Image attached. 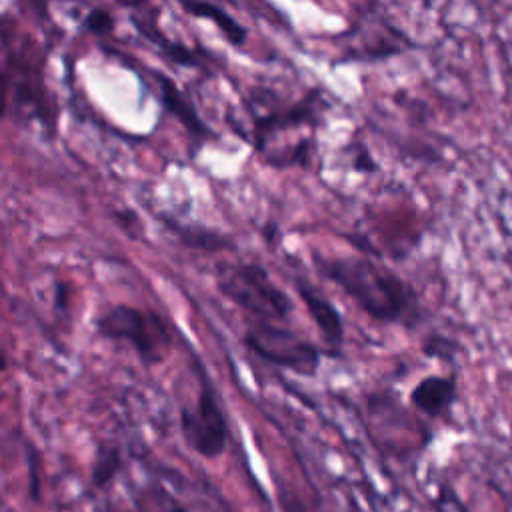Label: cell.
Returning <instances> with one entry per match:
<instances>
[{
	"instance_id": "obj_8",
	"label": "cell",
	"mask_w": 512,
	"mask_h": 512,
	"mask_svg": "<svg viewBox=\"0 0 512 512\" xmlns=\"http://www.w3.org/2000/svg\"><path fill=\"white\" fill-rule=\"evenodd\" d=\"M116 2L130 10V22L138 30V34L158 50L164 62L180 68H206L194 50L162 34V30L158 28L156 10L150 6L148 0H116Z\"/></svg>"
},
{
	"instance_id": "obj_5",
	"label": "cell",
	"mask_w": 512,
	"mask_h": 512,
	"mask_svg": "<svg viewBox=\"0 0 512 512\" xmlns=\"http://www.w3.org/2000/svg\"><path fill=\"white\" fill-rule=\"evenodd\" d=\"M242 340L258 358L300 376H314L320 368V348L298 332L278 326V322L256 320L248 326Z\"/></svg>"
},
{
	"instance_id": "obj_15",
	"label": "cell",
	"mask_w": 512,
	"mask_h": 512,
	"mask_svg": "<svg viewBox=\"0 0 512 512\" xmlns=\"http://www.w3.org/2000/svg\"><path fill=\"white\" fill-rule=\"evenodd\" d=\"M114 28V18L108 10L104 8H92L84 20H82V30L90 32V34H98L104 36Z\"/></svg>"
},
{
	"instance_id": "obj_16",
	"label": "cell",
	"mask_w": 512,
	"mask_h": 512,
	"mask_svg": "<svg viewBox=\"0 0 512 512\" xmlns=\"http://www.w3.org/2000/svg\"><path fill=\"white\" fill-rule=\"evenodd\" d=\"M424 352L428 356H438V358H446L450 360L456 352V342L454 340H448L446 336H440V334H430L424 338Z\"/></svg>"
},
{
	"instance_id": "obj_2",
	"label": "cell",
	"mask_w": 512,
	"mask_h": 512,
	"mask_svg": "<svg viewBox=\"0 0 512 512\" xmlns=\"http://www.w3.org/2000/svg\"><path fill=\"white\" fill-rule=\"evenodd\" d=\"M216 288L224 298L256 320L284 322L292 310L290 296L258 262H222L216 266Z\"/></svg>"
},
{
	"instance_id": "obj_7",
	"label": "cell",
	"mask_w": 512,
	"mask_h": 512,
	"mask_svg": "<svg viewBox=\"0 0 512 512\" xmlns=\"http://www.w3.org/2000/svg\"><path fill=\"white\" fill-rule=\"evenodd\" d=\"M326 108H328V100L324 90L310 88L300 100L288 104L286 108H274V110H268L266 114L250 112L252 126H254L252 130H254L256 152L260 154L270 144V140L280 132H286L298 126L316 128Z\"/></svg>"
},
{
	"instance_id": "obj_17",
	"label": "cell",
	"mask_w": 512,
	"mask_h": 512,
	"mask_svg": "<svg viewBox=\"0 0 512 512\" xmlns=\"http://www.w3.org/2000/svg\"><path fill=\"white\" fill-rule=\"evenodd\" d=\"M352 168H354L356 172H362V174H372V172L378 170V164H376V160L372 158L370 150H366L364 146L356 144V146H354V156H352Z\"/></svg>"
},
{
	"instance_id": "obj_1",
	"label": "cell",
	"mask_w": 512,
	"mask_h": 512,
	"mask_svg": "<svg viewBox=\"0 0 512 512\" xmlns=\"http://www.w3.org/2000/svg\"><path fill=\"white\" fill-rule=\"evenodd\" d=\"M316 270L340 286L376 322L416 326L424 312L416 290L382 264L360 256H314Z\"/></svg>"
},
{
	"instance_id": "obj_10",
	"label": "cell",
	"mask_w": 512,
	"mask_h": 512,
	"mask_svg": "<svg viewBox=\"0 0 512 512\" xmlns=\"http://www.w3.org/2000/svg\"><path fill=\"white\" fill-rule=\"evenodd\" d=\"M458 398L454 374H428L410 390V404L428 418H442Z\"/></svg>"
},
{
	"instance_id": "obj_11",
	"label": "cell",
	"mask_w": 512,
	"mask_h": 512,
	"mask_svg": "<svg viewBox=\"0 0 512 512\" xmlns=\"http://www.w3.org/2000/svg\"><path fill=\"white\" fill-rule=\"evenodd\" d=\"M294 286H296V292L302 298L312 322L316 324L324 344L330 346L332 352L338 350L344 344V320H342L338 308L328 298L318 294L302 278L294 280Z\"/></svg>"
},
{
	"instance_id": "obj_6",
	"label": "cell",
	"mask_w": 512,
	"mask_h": 512,
	"mask_svg": "<svg viewBox=\"0 0 512 512\" xmlns=\"http://www.w3.org/2000/svg\"><path fill=\"white\" fill-rule=\"evenodd\" d=\"M178 418L180 432L188 448L208 460L222 456L226 448L228 426L220 402L204 372H200V392L194 404L182 406Z\"/></svg>"
},
{
	"instance_id": "obj_18",
	"label": "cell",
	"mask_w": 512,
	"mask_h": 512,
	"mask_svg": "<svg viewBox=\"0 0 512 512\" xmlns=\"http://www.w3.org/2000/svg\"><path fill=\"white\" fill-rule=\"evenodd\" d=\"M114 220L118 222V226L132 238H136V232L140 230V220L136 216V212L132 210H122V212H114Z\"/></svg>"
},
{
	"instance_id": "obj_12",
	"label": "cell",
	"mask_w": 512,
	"mask_h": 512,
	"mask_svg": "<svg viewBox=\"0 0 512 512\" xmlns=\"http://www.w3.org/2000/svg\"><path fill=\"white\" fill-rule=\"evenodd\" d=\"M178 4L182 6V10L186 14L212 22L230 46L240 50L246 44L248 30L222 6H218L210 0H178Z\"/></svg>"
},
{
	"instance_id": "obj_9",
	"label": "cell",
	"mask_w": 512,
	"mask_h": 512,
	"mask_svg": "<svg viewBox=\"0 0 512 512\" xmlns=\"http://www.w3.org/2000/svg\"><path fill=\"white\" fill-rule=\"evenodd\" d=\"M154 78L158 84V96L164 112L172 114L184 126V130L192 136V140L196 142V148H200L214 134L198 114L194 100L184 90H180L172 82V78L166 76L164 72H154Z\"/></svg>"
},
{
	"instance_id": "obj_20",
	"label": "cell",
	"mask_w": 512,
	"mask_h": 512,
	"mask_svg": "<svg viewBox=\"0 0 512 512\" xmlns=\"http://www.w3.org/2000/svg\"><path fill=\"white\" fill-rule=\"evenodd\" d=\"M168 512H188V508H186V506H182L180 502H170Z\"/></svg>"
},
{
	"instance_id": "obj_19",
	"label": "cell",
	"mask_w": 512,
	"mask_h": 512,
	"mask_svg": "<svg viewBox=\"0 0 512 512\" xmlns=\"http://www.w3.org/2000/svg\"><path fill=\"white\" fill-rule=\"evenodd\" d=\"M38 456L34 452V448L28 446V476H30V482H28V490H30V498L38 500V490H40V482H38Z\"/></svg>"
},
{
	"instance_id": "obj_13",
	"label": "cell",
	"mask_w": 512,
	"mask_h": 512,
	"mask_svg": "<svg viewBox=\"0 0 512 512\" xmlns=\"http://www.w3.org/2000/svg\"><path fill=\"white\" fill-rule=\"evenodd\" d=\"M158 218L180 238L182 244L196 248V250H208V252H222V250H232L234 242L216 230H208L204 226L196 224H182L166 214H158Z\"/></svg>"
},
{
	"instance_id": "obj_14",
	"label": "cell",
	"mask_w": 512,
	"mask_h": 512,
	"mask_svg": "<svg viewBox=\"0 0 512 512\" xmlns=\"http://www.w3.org/2000/svg\"><path fill=\"white\" fill-rule=\"evenodd\" d=\"M122 468V452L116 444H106L100 442L96 448L94 456V466H92V484L96 488H104L114 480L118 470Z\"/></svg>"
},
{
	"instance_id": "obj_4",
	"label": "cell",
	"mask_w": 512,
	"mask_h": 512,
	"mask_svg": "<svg viewBox=\"0 0 512 512\" xmlns=\"http://www.w3.org/2000/svg\"><path fill=\"white\" fill-rule=\"evenodd\" d=\"M342 54L334 58V64L346 62H384L408 50H416L418 44L396 28L380 10L378 2L370 0L350 22V26L336 36Z\"/></svg>"
},
{
	"instance_id": "obj_3",
	"label": "cell",
	"mask_w": 512,
	"mask_h": 512,
	"mask_svg": "<svg viewBox=\"0 0 512 512\" xmlns=\"http://www.w3.org/2000/svg\"><path fill=\"white\" fill-rule=\"evenodd\" d=\"M94 330L104 340L130 344L146 366L164 362L172 348V334L166 320L154 310L132 304H114L106 308L94 320Z\"/></svg>"
}]
</instances>
